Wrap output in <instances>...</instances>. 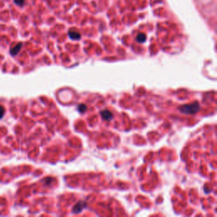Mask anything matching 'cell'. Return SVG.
<instances>
[{"label":"cell","instance_id":"6da1fadb","mask_svg":"<svg viewBox=\"0 0 217 217\" xmlns=\"http://www.w3.org/2000/svg\"><path fill=\"white\" fill-rule=\"evenodd\" d=\"M199 108H200L199 104L195 102V103H193V104H185V105L181 106L180 107V111L182 113L189 115V114H194V113H196L197 111H198Z\"/></svg>","mask_w":217,"mask_h":217},{"label":"cell","instance_id":"7a4b0ae2","mask_svg":"<svg viewBox=\"0 0 217 217\" xmlns=\"http://www.w3.org/2000/svg\"><path fill=\"white\" fill-rule=\"evenodd\" d=\"M87 207V204H86V202H78L75 206H74V208H73V211L75 212V213H79V212H81L84 208H86Z\"/></svg>","mask_w":217,"mask_h":217},{"label":"cell","instance_id":"3957f363","mask_svg":"<svg viewBox=\"0 0 217 217\" xmlns=\"http://www.w3.org/2000/svg\"><path fill=\"white\" fill-rule=\"evenodd\" d=\"M100 114L102 115V118L106 121H110L113 118V114L109 110H103Z\"/></svg>","mask_w":217,"mask_h":217},{"label":"cell","instance_id":"277c9868","mask_svg":"<svg viewBox=\"0 0 217 217\" xmlns=\"http://www.w3.org/2000/svg\"><path fill=\"white\" fill-rule=\"evenodd\" d=\"M22 47V44H18L13 49H11V51H10V53H11V54L12 55H16L19 52H20V50H21V48Z\"/></svg>","mask_w":217,"mask_h":217},{"label":"cell","instance_id":"5b68a950","mask_svg":"<svg viewBox=\"0 0 217 217\" xmlns=\"http://www.w3.org/2000/svg\"><path fill=\"white\" fill-rule=\"evenodd\" d=\"M69 36L71 39H75V40H79L80 38H81V35L78 32H76V31H70Z\"/></svg>","mask_w":217,"mask_h":217},{"label":"cell","instance_id":"8992f818","mask_svg":"<svg viewBox=\"0 0 217 217\" xmlns=\"http://www.w3.org/2000/svg\"><path fill=\"white\" fill-rule=\"evenodd\" d=\"M145 40H146V35H144V34H143V33L137 35V41L138 43H143V42H145Z\"/></svg>","mask_w":217,"mask_h":217},{"label":"cell","instance_id":"52a82bcc","mask_svg":"<svg viewBox=\"0 0 217 217\" xmlns=\"http://www.w3.org/2000/svg\"><path fill=\"white\" fill-rule=\"evenodd\" d=\"M78 110H79L80 112H82V113H84V112L87 110V106H86L85 104H80V105L78 106Z\"/></svg>","mask_w":217,"mask_h":217},{"label":"cell","instance_id":"ba28073f","mask_svg":"<svg viewBox=\"0 0 217 217\" xmlns=\"http://www.w3.org/2000/svg\"><path fill=\"white\" fill-rule=\"evenodd\" d=\"M3 115H4V108H3V106L0 105V119H2V117L3 116Z\"/></svg>","mask_w":217,"mask_h":217},{"label":"cell","instance_id":"9c48e42d","mask_svg":"<svg viewBox=\"0 0 217 217\" xmlns=\"http://www.w3.org/2000/svg\"><path fill=\"white\" fill-rule=\"evenodd\" d=\"M15 2L17 4H19V5H21V4H23V3H24V0H15Z\"/></svg>","mask_w":217,"mask_h":217}]
</instances>
